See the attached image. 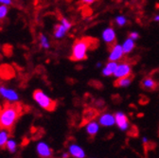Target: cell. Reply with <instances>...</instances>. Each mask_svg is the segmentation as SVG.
I'll use <instances>...</instances> for the list:
<instances>
[{"label":"cell","instance_id":"6da1fadb","mask_svg":"<svg viewBox=\"0 0 159 158\" xmlns=\"http://www.w3.org/2000/svg\"><path fill=\"white\" fill-rule=\"evenodd\" d=\"M98 45V41L92 37H84L81 39H78L72 47L70 60L74 62L86 60L87 51L89 49L96 48Z\"/></svg>","mask_w":159,"mask_h":158},{"label":"cell","instance_id":"7a4b0ae2","mask_svg":"<svg viewBox=\"0 0 159 158\" xmlns=\"http://www.w3.org/2000/svg\"><path fill=\"white\" fill-rule=\"evenodd\" d=\"M21 114V108L17 105L9 104L0 110V128L11 130Z\"/></svg>","mask_w":159,"mask_h":158},{"label":"cell","instance_id":"3957f363","mask_svg":"<svg viewBox=\"0 0 159 158\" xmlns=\"http://www.w3.org/2000/svg\"><path fill=\"white\" fill-rule=\"evenodd\" d=\"M33 100L35 102L44 110L52 112L57 107V102L48 96L43 90L37 89L33 92Z\"/></svg>","mask_w":159,"mask_h":158},{"label":"cell","instance_id":"277c9868","mask_svg":"<svg viewBox=\"0 0 159 158\" xmlns=\"http://www.w3.org/2000/svg\"><path fill=\"white\" fill-rule=\"evenodd\" d=\"M0 97L8 101L9 102H12V103H15L20 100V97L17 91H15L12 88L7 87L5 85H0Z\"/></svg>","mask_w":159,"mask_h":158},{"label":"cell","instance_id":"5b68a950","mask_svg":"<svg viewBox=\"0 0 159 158\" xmlns=\"http://www.w3.org/2000/svg\"><path fill=\"white\" fill-rule=\"evenodd\" d=\"M102 38L108 46V49L111 51L112 48L116 46V33H115L114 29L112 28L106 29L102 33Z\"/></svg>","mask_w":159,"mask_h":158},{"label":"cell","instance_id":"8992f818","mask_svg":"<svg viewBox=\"0 0 159 158\" xmlns=\"http://www.w3.org/2000/svg\"><path fill=\"white\" fill-rule=\"evenodd\" d=\"M36 151L40 157H44V158L50 157L52 155V152H53L52 150L50 149V147L48 146V144L44 142V141H40L37 143Z\"/></svg>","mask_w":159,"mask_h":158},{"label":"cell","instance_id":"52a82bcc","mask_svg":"<svg viewBox=\"0 0 159 158\" xmlns=\"http://www.w3.org/2000/svg\"><path fill=\"white\" fill-rule=\"evenodd\" d=\"M115 120H116V123L117 124L118 128L122 130V131H125L128 129L129 127V120L127 116L125 115V114L121 113V112H117L115 114Z\"/></svg>","mask_w":159,"mask_h":158},{"label":"cell","instance_id":"ba28073f","mask_svg":"<svg viewBox=\"0 0 159 158\" xmlns=\"http://www.w3.org/2000/svg\"><path fill=\"white\" fill-rule=\"evenodd\" d=\"M132 72V67L129 64H122L120 65H117V67L116 68L115 72H114V76L116 78H123L126 77L128 75H130Z\"/></svg>","mask_w":159,"mask_h":158},{"label":"cell","instance_id":"9c48e42d","mask_svg":"<svg viewBox=\"0 0 159 158\" xmlns=\"http://www.w3.org/2000/svg\"><path fill=\"white\" fill-rule=\"evenodd\" d=\"M141 87L147 91H154L157 87H158V84L154 81V79L151 76V77H146L140 83Z\"/></svg>","mask_w":159,"mask_h":158},{"label":"cell","instance_id":"30bf717a","mask_svg":"<svg viewBox=\"0 0 159 158\" xmlns=\"http://www.w3.org/2000/svg\"><path fill=\"white\" fill-rule=\"evenodd\" d=\"M123 48L122 47L120 46H117L116 45L112 50H111V53H110V56H109V61H114V62H116L118 60H120L123 56Z\"/></svg>","mask_w":159,"mask_h":158},{"label":"cell","instance_id":"8fae6325","mask_svg":"<svg viewBox=\"0 0 159 158\" xmlns=\"http://www.w3.org/2000/svg\"><path fill=\"white\" fill-rule=\"evenodd\" d=\"M134 74H130L126 77H123V78H118L117 80L114 83V85L116 87H126L128 86L134 80Z\"/></svg>","mask_w":159,"mask_h":158},{"label":"cell","instance_id":"7c38bea8","mask_svg":"<svg viewBox=\"0 0 159 158\" xmlns=\"http://www.w3.org/2000/svg\"><path fill=\"white\" fill-rule=\"evenodd\" d=\"M69 153L73 157H77V158H83L85 156L84 151L77 144H71L69 146Z\"/></svg>","mask_w":159,"mask_h":158},{"label":"cell","instance_id":"4fadbf2b","mask_svg":"<svg viewBox=\"0 0 159 158\" xmlns=\"http://www.w3.org/2000/svg\"><path fill=\"white\" fill-rule=\"evenodd\" d=\"M67 30H68V29L65 25H63L62 23L58 24L54 28V37L56 39H62V38L65 37V35L66 34Z\"/></svg>","mask_w":159,"mask_h":158},{"label":"cell","instance_id":"5bb4252c","mask_svg":"<svg viewBox=\"0 0 159 158\" xmlns=\"http://www.w3.org/2000/svg\"><path fill=\"white\" fill-rule=\"evenodd\" d=\"M10 139V130L0 128V148H5L8 140Z\"/></svg>","mask_w":159,"mask_h":158},{"label":"cell","instance_id":"9a60e30c","mask_svg":"<svg viewBox=\"0 0 159 158\" xmlns=\"http://www.w3.org/2000/svg\"><path fill=\"white\" fill-rule=\"evenodd\" d=\"M116 122L115 118L110 114H104L101 117H99V123L102 126H112Z\"/></svg>","mask_w":159,"mask_h":158},{"label":"cell","instance_id":"2e32d148","mask_svg":"<svg viewBox=\"0 0 159 158\" xmlns=\"http://www.w3.org/2000/svg\"><path fill=\"white\" fill-rule=\"evenodd\" d=\"M117 67V64L114 61H110V63H108L106 65V66L103 68L102 70V75L106 76V77H110L114 74L116 68Z\"/></svg>","mask_w":159,"mask_h":158},{"label":"cell","instance_id":"e0dca14e","mask_svg":"<svg viewBox=\"0 0 159 158\" xmlns=\"http://www.w3.org/2000/svg\"><path fill=\"white\" fill-rule=\"evenodd\" d=\"M86 132H87V133L91 137H94L97 134V133L98 132V123L95 122V121H89L88 125L86 126Z\"/></svg>","mask_w":159,"mask_h":158},{"label":"cell","instance_id":"ac0fdd59","mask_svg":"<svg viewBox=\"0 0 159 158\" xmlns=\"http://www.w3.org/2000/svg\"><path fill=\"white\" fill-rule=\"evenodd\" d=\"M5 148L9 151V152L15 153L17 151L18 144H17V142L14 139H11V138H10V139L8 140V142H7V144H6Z\"/></svg>","mask_w":159,"mask_h":158},{"label":"cell","instance_id":"d6986e66","mask_svg":"<svg viewBox=\"0 0 159 158\" xmlns=\"http://www.w3.org/2000/svg\"><path fill=\"white\" fill-rule=\"evenodd\" d=\"M39 44L41 46V47H43L45 49H48L50 47V43H49L48 38L43 33H41L39 36Z\"/></svg>","mask_w":159,"mask_h":158},{"label":"cell","instance_id":"ffe728a7","mask_svg":"<svg viewBox=\"0 0 159 158\" xmlns=\"http://www.w3.org/2000/svg\"><path fill=\"white\" fill-rule=\"evenodd\" d=\"M134 47V40L131 38L127 39V40L124 42L123 46H122V48H123V52L124 53H130Z\"/></svg>","mask_w":159,"mask_h":158},{"label":"cell","instance_id":"44dd1931","mask_svg":"<svg viewBox=\"0 0 159 158\" xmlns=\"http://www.w3.org/2000/svg\"><path fill=\"white\" fill-rule=\"evenodd\" d=\"M9 12V8L6 5H1L0 4V21L6 18L7 14Z\"/></svg>","mask_w":159,"mask_h":158},{"label":"cell","instance_id":"7402d4cb","mask_svg":"<svg viewBox=\"0 0 159 158\" xmlns=\"http://www.w3.org/2000/svg\"><path fill=\"white\" fill-rule=\"evenodd\" d=\"M116 22L117 25H119V26H123V25L126 23V19H125V17H123V16H117V17L116 18Z\"/></svg>","mask_w":159,"mask_h":158},{"label":"cell","instance_id":"603a6c76","mask_svg":"<svg viewBox=\"0 0 159 158\" xmlns=\"http://www.w3.org/2000/svg\"><path fill=\"white\" fill-rule=\"evenodd\" d=\"M61 23H62L63 25H65L68 29H70V28L72 27V24L67 20L66 18H62V19H61Z\"/></svg>","mask_w":159,"mask_h":158},{"label":"cell","instance_id":"cb8c5ba5","mask_svg":"<svg viewBox=\"0 0 159 158\" xmlns=\"http://www.w3.org/2000/svg\"><path fill=\"white\" fill-rule=\"evenodd\" d=\"M152 77L154 79V81L159 84V70H155L154 72H152Z\"/></svg>","mask_w":159,"mask_h":158},{"label":"cell","instance_id":"d4e9b609","mask_svg":"<svg viewBox=\"0 0 159 158\" xmlns=\"http://www.w3.org/2000/svg\"><path fill=\"white\" fill-rule=\"evenodd\" d=\"M12 3H13L12 0H0V4H1V5H6L8 7L12 5Z\"/></svg>","mask_w":159,"mask_h":158},{"label":"cell","instance_id":"484cf974","mask_svg":"<svg viewBox=\"0 0 159 158\" xmlns=\"http://www.w3.org/2000/svg\"><path fill=\"white\" fill-rule=\"evenodd\" d=\"M129 38L133 39V40H136V39L139 38V34L137 32H131L129 34Z\"/></svg>","mask_w":159,"mask_h":158},{"label":"cell","instance_id":"4316f807","mask_svg":"<svg viewBox=\"0 0 159 158\" xmlns=\"http://www.w3.org/2000/svg\"><path fill=\"white\" fill-rule=\"evenodd\" d=\"M82 1H83L84 3H85V4H92V3L96 2L97 0H82Z\"/></svg>","mask_w":159,"mask_h":158},{"label":"cell","instance_id":"83f0119b","mask_svg":"<svg viewBox=\"0 0 159 158\" xmlns=\"http://www.w3.org/2000/svg\"><path fill=\"white\" fill-rule=\"evenodd\" d=\"M69 155H70V154H68V153H66H66H64V154H63V157L66 158V157H69Z\"/></svg>","mask_w":159,"mask_h":158},{"label":"cell","instance_id":"f1b7e54d","mask_svg":"<svg viewBox=\"0 0 159 158\" xmlns=\"http://www.w3.org/2000/svg\"><path fill=\"white\" fill-rule=\"evenodd\" d=\"M154 20H155V21H159V15L155 16V18H154Z\"/></svg>","mask_w":159,"mask_h":158},{"label":"cell","instance_id":"f546056e","mask_svg":"<svg viewBox=\"0 0 159 158\" xmlns=\"http://www.w3.org/2000/svg\"><path fill=\"white\" fill-rule=\"evenodd\" d=\"M0 49H1V46H0Z\"/></svg>","mask_w":159,"mask_h":158}]
</instances>
